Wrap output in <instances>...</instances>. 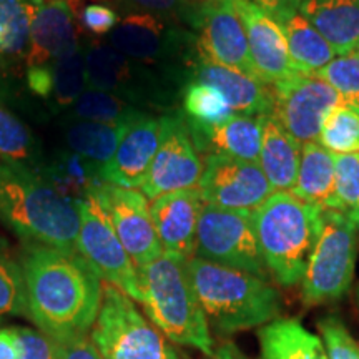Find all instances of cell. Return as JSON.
<instances>
[{
	"label": "cell",
	"instance_id": "cell-1",
	"mask_svg": "<svg viewBox=\"0 0 359 359\" xmlns=\"http://www.w3.org/2000/svg\"><path fill=\"white\" fill-rule=\"evenodd\" d=\"M29 318L52 341L88 333L102 304V278L79 251L22 245Z\"/></svg>",
	"mask_w": 359,
	"mask_h": 359
},
{
	"label": "cell",
	"instance_id": "cell-2",
	"mask_svg": "<svg viewBox=\"0 0 359 359\" xmlns=\"http://www.w3.org/2000/svg\"><path fill=\"white\" fill-rule=\"evenodd\" d=\"M80 200L64 195L40 175L0 161V223L22 245L77 251Z\"/></svg>",
	"mask_w": 359,
	"mask_h": 359
},
{
	"label": "cell",
	"instance_id": "cell-3",
	"mask_svg": "<svg viewBox=\"0 0 359 359\" xmlns=\"http://www.w3.org/2000/svg\"><path fill=\"white\" fill-rule=\"evenodd\" d=\"M187 268L206 320L222 333L263 327L280 316V294L263 278L198 257L187 259Z\"/></svg>",
	"mask_w": 359,
	"mask_h": 359
},
{
	"label": "cell",
	"instance_id": "cell-4",
	"mask_svg": "<svg viewBox=\"0 0 359 359\" xmlns=\"http://www.w3.org/2000/svg\"><path fill=\"white\" fill-rule=\"evenodd\" d=\"M253 224L269 276L283 286L302 283L321 231L323 208L291 191H275L253 212Z\"/></svg>",
	"mask_w": 359,
	"mask_h": 359
},
{
	"label": "cell",
	"instance_id": "cell-5",
	"mask_svg": "<svg viewBox=\"0 0 359 359\" xmlns=\"http://www.w3.org/2000/svg\"><path fill=\"white\" fill-rule=\"evenodd\" d=\"M137 271L143 306L154 325L173 343L215 358L208 320L193 290L187 259L163 253Z\"/></svg>",
	"mask_w": 359,
	"mask_h": 359
},
{
	"label": "cell",
	"instance_id": "cell-6",
	"mask_svg": "<svg viewBox=\"0 0 359 359\" xmlns=\"http://www.w3.org/2000/svg\"><path fill=\"white\" fill-rule=\"evenodd\" d=\"M87 80L90 88L103 90L147 111L177 110L185 82L167 72L133 60L109 42H87Z\"/></svg>",
	"mask_w": 359,
	"mask_h": 359
},
{
	"label": "cell",
	"instance_id": "cell-7",
	"mask_svg": "<svg viewBox=\"0 0 359 359\" xmlns=\"http://www.w3.org/2000/svg\"><path fill=\"white\" fill-rule=\"evenodd\" d=\"M107 42L123 55L172 74L185 83L198 55L195 34L188 27L148 13H125L107 35Z\"/></svg>",
	"mask_w": 359,
	"mask_h": 359
},
{
	"label": "cell",
	"instance_id": "cell-8",
	"mask_svg": "<svg viewBox=\"0 0 359 359\" xmlns=\"http://www.w3.org/2000/svg\"><path fill=\"white\" fill-rule=\"evenodd\" d=\"M90 331L103 359H178L133 299L111 285H103L100 309Z\"/></svg>",
	"mask_w": 359,
	"mask_h": 359
},
{
	"label": "cell",
	"instance_id": "cell-9",
	"mask_svg": "<svg viewBox=\"0 0 359 359\" xmlns=\"http://www.w3.org/2000/svg\"><path fill=\"white\" fill-rule=\"evenodd\" d=\"M358 226L338 210H323L320 236L303 276V302L320 304L349 290L356 262Z\"/></svg>",
	"mask_w": 359,
	"mask_h": 359
},
{
	"label": "cell",
	"instance_id": "cell-10",
	"mask_svg": "<svg viewBox=\"0 0 359 359\" xmlns=\"http://www.w3.org/2000/svg\"><path fill=\"white\" fill-rule=\"evenodd\" d=\"M195 257L240 269L263 280L269 276L259 251L253 212L203 205L196 230Z\"/></svg>",
	"mask_w": 359,
	"mask_h": 359
},
{
	"label": "cell",
	"instance_id": "cell-11",
	"mask_svg": "<svg viewBox=\"0 0 359 359\" xmlns=\"http://www.w3.org/2000/svg\"><path fill=\"white\" fill-rule=\"evenodd\" d=\"M80 231L77 251L107 285L123 291L133 302L143 304V293L138 271L122 241L114 230L109 215L103 212L93 195L80 200Z\"/></svg>",
	"mask_w": 359,
	"mask_h": 359
},
{
	"label": "cell",
	"instance_id": "cell-12",
	"mask_svg": "<svg viewBox=\"0 0 359 359\" xmlns=\"http://www.w3.org/2000/svg\"><path fill=\"white\" fill-rule=\"evenodd\" d=\"M271 115L302 145L320 140L325 118L341 98L316 75L296 74L271 85Z\"/></svg>",
	"mask_w": 359,
	"mask_h": 359
},
{
	"label": "cell",
	"instance_id": "cell-13",
	"mask_svg": "<svg viewBox=\"0 0 359 359\" xmlns=\"http://www.w3.org/2000/svg\"><path fill=\"white\" fill-rule=\"evenodd\" d=\"M163 135L151 167L140 187L148 200H155L167 193L198 187L203 161L193 142L187 116L182 110L163 114Z\"/></svg>",
	"mask_w": 359,
	"mask_h": 359
},
{
	"label": "cell",
	"instance_id": "cell-14",
	"mask_svg": "<svg viewBox=\"0 0 359 359\" xmlns=\"http://www.w3.org/2000/svg\"><path fill=\"white\" fill-rule=\"evenodd\" d=\"M205 205L236 212H257L275 193L258 161L206 155L198 183Z\"/></svg>",
	"mask_w": 359,
	"mask_h": 359
},
{
	"label": "cell",
	"instance_id": "cell-15",
	"mask_svg": "<svg viewBox=\"0 0 359 359\" xmlns=\"http://www.w3.org/2000/svg\"><path fill=\"white\" fill-rule=\"evenodd\" d=\"M90 195L95 196L103 212L109 215L116 236L135 266H145L163 255L150 217L148 198L142 191L100 183Z\"/></svg>",
	"mask_w": 359,
	"mask_h": 359
},
{
	"label": "cell",
	"instance_id": "cell-16",
	"mask_svg": "<svg viewBox=\"0 0 359 359\" xmlns=\"http://www.w3.org/2000/svg\"><path fill=\"white\" fill-rule=\"evenodd\" d=\"M190 30L205 60L257 77L243 22L233 2H200Z\"/></svg>",
	"mask_w": 359,
	"mask_h": 359
},
{
	"label": "cell",
	"instance_id": "cell-17",
	"mask_svg": "<svg viewBox=\"0 0 359 359\" xmlns=\"http://www.w3.org/2000/svg\"><path fill=\"white\" fill-rule=\"evenodd\" d=\"M233 6L243 22L257 77L266 85H273L296 75L285 30L278 20L253 0H235Z\"/></svg>",
	"mask_w": 359,
	"mask_h": 359
},
{
	"label": "cell",
	"instance_id": "cell-18",
	"mask_svg": "<svg viewBox=\"0 0 359 359\" xmlns=\"http://www.w3.org/2000/svg\"><path fill=\"white\" fill-rule=\"evenodd\" d=\"M163 127V114L147 111L135 118L125 130L114 158L102 168V182L130 190L140 188L160 147Z\"/></svg>",
	"mask_w": 359,
	"mask_h": 359
},
{
	"label": "cell",
	"instance_id": "cell-19",
	"mask_svg": "<svg viewBox=\"0 0 359 359\" xmlns=\"http://www.w3.org/2000/svg\"><path fill=\"white\" fill-rule=\"evenodd\" d=\"M203 205L198 187L151 200L150 217L163 253L183 259L195 257L196 230Z\"/></svg>",
	"mask_w": 359,
	"mask_h": 359
},
{
	"label": "cell",
	"instance_id": "cell-20",
	"mask_svg": "<svg viewBox=\"0 0 359 359\" xmlns=\"http://www.w3.org/2000/svg\"><path fill=\"white\" fill-rule=\"evenodd\" d=\"M77 43V15L69 0H42L30 27L25 69L50 67Z\"/></svg>",
	"mask_w": 359,
	"mask_h": 359
},
{
	"label": "cell",
	"instance_id": "cell-21",
	"mask_svg": "<svg viewBox=\"0 0 359 359\" xmlns=\"http://www.w3.org/2000/svg\"><path fill=\"white\" fill-rule=\"evenodd\" d=\"M188 82L212 85L224 97L233 114L268 116L273 110L271 85L253 75L228 69L196 55L188 72Z\"/></svg>",
	"mask_w": 359,
	"mask_h": 359
},
{
	"label": "cell",
	"instance_id": "cell-22",
	"mask_svg": "<svg viewBox=\"0 0 359 359\" xmlns=\"http://www.w3.org/2000/svg\"><path fill=\"white\" fill-rule=\"evenodd\" d=\"M264 116L235 114L222 123L188 122L193 142L206 155H223L236 160L258 161Z\"/></svg>",
	"mask_w": 359,
	"mask_h": 359
},
{
	"label": "cell",
	"instance_id": "cell-23",
	"mask_svg": "<svg viewBox=\"0 0 359 359\" xmlns=\"http://www.w3.org/2000/svg\"><path fill=\"white\" fill-rule=\"evenodd\" d=\"M298 12L330 42L336 55L358 50L359 0H304Z\"/></svg>",
	"mask_w": 359,
	"mask_h": 359
},
{
	"label": "cell",
	"instance_id": "cell-24",
	"mask_svg": "<svg viewBox=\"0 0 359 359\" xmlns=\"http://www.w3.org/2000/svg\"><path fill=\"white\" fill-rule=\"evenodd\" d=\"M302 143L276 122L273 116L263 118L262 148L258 165L275 191H291L298 177Z\"/></svg>",
	"mask_w": 359,
	"mask_h": 359
},
{
	"label": "cell",
	"instance_id": "cell-25",
	"mask_svg": "<svg viewBox=\"0 0 359 359\" xmlns=\"http://www.w3.org/2000/svg\"><path fill=\"white\" fill-rule=\"evenodd\" d=\"M128 123H98L88 120H65L62 123L64 150L82 156L102 172L114 158Z\"/></svg>",
	"mask_w": 359,
	"mask_h": 359
},
{
	"label": "cell",
	"instance_id": "cell-26",
	"mask_svg": "<svg viewBox=\"0 0 359 359\" xmlns=\"http://www.w3.org/2000/svg\"><path fill=\"white\" fill-rule=\"evenodd\" d=\"M294 196L323 210H333L334 205V154L321 143L302 145L298 177L291 190Z\"/></svg>",
	"mask_w": 359,
	"mask_h": 359
},
{
	"label": "cell",
	"instance_id": "cell-27",
	"mask_svg": "<svg viewBox=\"0 0 359 359\" xmlns=\"http://www.w3.org/2000/svg\"><path fill=\"white\" fill-rule=\"evenodd\" d=\"M278 24L285 30L291 64L296 74L314 75L338 57L330 42L299 12Z\"/></svg>",
	"mask_w": 359,
	"mask_h": 359
},
{
	"label": "cell",
	"instance_id": "cell-28",
	"mask_svg": "<svg viewBox=\"0 0 359 359\" xmlns=\"http://www.w3.org/2000/svg\"><path fill=\"white\" fill-rule=\"evenodd\" d=\"M263 359H327L323 341L298 321L276 320L259 330Z\"/></svg>",
	"mask_w": 359,
	"mask_h": 359
},
{
	"label": "cell",
	"instance_id": "cell-29",
	"mask_svg": "<svg viewBox=\"0 0 359 359\" xmlns=\"http://www.w3.org/2000/svg\"><path fill=\"white\" fill-rule=\"evenodd\" d=\"M47 160L32 130L0 98V161L42 177Z\"/></svg>",
	"mask_w": 359,
	"mask_h": 359
},
{
	"label": "cell",
	"instance_id": "cell-30",
	"mask_svg": "<svg viewBox=\"0 0 359 359\" xmlns=\"http://www.w3.org/2000/svg\"><path fill=\"white\" fill-rule=\"evenodd\" d=\"M42 177L50 182L58 191L75 200L85 198L93 191V188L103 183L100 170L82 156L64 148L57 151L50 160H47Z\"/></svg>",
	"mask_w": 359,
	"mask_h": 359
},
{
	"label": "cell",
	"instance_id": "cell-31",
	"mask_svg": "<svg viewBox=\"0 0 359 359\" xmlns=\"http://www.w3.org/2000/svg\"><path fill=\"white\" fill-rule=\"evenodd\" d=\"M88 88L85 47L80 42L52 65V95L48 107L57 114H65Z\"/></svg>",
	"mask_w": 359,
	"mask_h": 359
},
{
	"label": "cell",
	"instance_id": "cell-32",
	"mask_svg": "<svg viewBox=\"0 0 359 359\" xmlns=\"http://www.w3.org/2000/svg\"><path fill=\"white\" fill-rule=\"evenodd\" d=\"M147 114V110L138 109L123 98L110 92L97 88H87L69 110L64 120H88L98 123H128Z\"/></svg>",
	"mask_w": 359,
	"mask_h": 359
},
{
	"label": "cell",
	"instance_id": "cell-33",
	"mask_svg": "<svg viewBox=\"0 0 359 359\" xmlns=\"http://www.w3.org/2000/svg\"><path fill=\"white\" fill-rule=\"evenodd\" d=\"M42 0H0V57H24L30 27Z\"/></svg>",
	"mask_w": 359,
	"mask_h": 359
},
{
	"label": "cell",
	"instance_id": "cell-34",
	"mask_svg": "<svg viewBox=\"0 0 359 359\" xmlns=\"http://www.w3.org/2000/svg\"><path fill=\"white\" fill-rule=\"evenodd\" d=\"M7 316H29V308L20 259L0 236V320Z\"/></svg>",
	"mask_w": 359,
	"mask_h": 359
},
{
	"label": "cell",
	"instance_id": "cell-35",
	"mask_svg": "<svg viewBox=\"0 0 359 359\" xmlns=\"http://www.w3.org/2000/svg\"><path fill=\"white\" fill-rule=\"evenodd\" d=\"M182 111L188 122L213 125L230 118L233 110L217 88L203 82H188L182 92Z\"/></svg>",
	"mask_w": 359,
	"mask_h": 359
},
{
	"label": "cell",
	"instance_id": "cell-36",
	"mask_svg": "<svg viewBox=\"0 0 359 359\" xmlns=\"http://www.w3.org/2000/svg\"><path fill=\"white\" fill-rule=\"evenodd\" d=\"M334 155L359 154V111L351 107H334L323 123L320 140Z\"/></svg>",
	"mask_w": 359,
	"mask_h": 359
},
{
	"label": "cell",
	"instance_id": "cell-37",
	"mask_svg": "<svg viewBox=\"0 0 359 359\" xmlns=\"http://www.w3.org/2000/svg\"><path fill=\"white\" fill-rule=\"evenodd\" d=\"M359 228V154L334 155V205Z\"/></svg>",
	"mask_w": 359,
	"mask_h": 359
},
{
	"label": "cell",
	"instance_id": "cell-38",
	"mask_svg": "<svg viewBox=\"0 0 359 359\" xmlns=\"http://www.w3.org/2000/svg\"><path fill=\"white\" fill-rule=\"evenodd\" d=\"M316 75L338 93L344 105L359 111V53L338 55Z\"/></svg>",
	"mask_w": 359,
	"mask_h": 359
},
{
	"label": "cell",
	"instance_id": "cell-39",
	"mask_svg": "<svg viewBox=\"0 0 359 359\" xmlns=\"http://www.w3.org/2000/svg\"><path fill=\"white\" fill-rule=\"evenodd\" d=\"M125 13H148L190 29L200 2L196 0H111Z\"/></svg>",
	"mask_w": 359,
	"mask_h": 359
},
{
	"label": "cell",
	"instance_id": "cell-40",
	"mask_svg": "<svg viewBox=\"0 0 359 359\" xmlns=\"http://www.w3.org/2000/svg\"><path fill=\"white\" fill-rule=\"evenodd\" d=\"M323 334L327 359H359V346L346 326L336 316H326L318 323Z\"/></svg>",
	"mask_w": 359,
	"mask_h": 359
},
{
	"label": "cell",
	"instance_id": "cell-41",
	"mask_svg": "<svg viewBox=\"0 0 359 359\" xmlns=\"http://www.w3.org/2000/svg\"><path fill=\"white\" fill-rule=\"evenodd\" d=\"M120 19L122 17L118 11L103 2L87 4L79 13L80 24L85 27L87 32L93 35H109L118 25Z\"/></svg>",
	"mask_w": 359,
	"mask_h": 359
},
{
	"label": "cell",
	"instance_id": "cell-42",
	"mask_svg": "<svg viewBox=\"0 0 359 359\" xmlns=\"http://www.w3.org/2000/svg\"><path fill=\"white\" fill-rule=\"evenodd\" d=\"M13 327L22 343L20 359H55V344L48 336L27 326Z\"/></svg>",
	"mask_w": 359,
	"mask_h": 359
},
{
	"label": "cell",
	"instance_id": "cell-43",
	"mask_svg": "<svg viewBox=\"0 0 359 359\" xmlns=\"http://www.w3.org/2000/svg\"><path fill=\"white\" fill-rule=\"evenodd\" d=\"M53 344H55V359H103L90 333L53 341Z\"/></svg>",
	"mask_w": 359,
	"mask_h": 359
},
{
	"label": "cell",
	"instance_id": "cell-44",
	"mask_svg": "<svg viewBox=\"0 0 359 359\" xmlns=\"http://www.w3.org/2000/svg\"><path fill=\"white\" fill-rule=\"evenodd\" d=\"M258 7L268 12L273 19L281 22L299 11L304 0H253Z\"/></svg>",
	"mask_w": 359,
	"mask_h": 359
},
{
	"label": "cell",
	"instance_id": "cell-45",
	"mask_svg": "<svg viewBox=\"0 0 359 359\" xmlns=\"http://www.w3.org/2000/svg\"><path fill=\"white\" fill-rule=\"evenodd\" d=\"M22 343L15 327L0 330V359H20Z\"/></svg>",
	"mask_w": 359,
	"mask_h": 359
},
{
	"label": "cell",
	"instance_id": "cell-46",
	"mask_svg": "<svg viewBox=\"0 0 359 359\" xmlns=\"http://www.w3.org/2000/svg\"><path fill=\"white\" fill-rule=\"evenodd\" d=\"M196 2H235V0H196Z\"/></svg>",
	"mask_w": 359,
	"mask_h": 359
},
{
	"label": "cell",
	"instance_id": "cell-47",
	"mask_svg": "<svg viewBox=\"0 0 359 359\" xmlns=\"http://www.w3.org/2000/svg\"><path fill=\"white\" fill-rule=\"evenodd\" d=\"M358 53H359V45H358Z\"/></svg>",
	"mask_w": 359,
	"mask_h": 359
}]
</instances>
